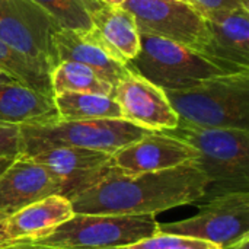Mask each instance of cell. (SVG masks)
Masks as SVG:
<instances>
[{
  "mask_svg": "<svg viewBox=\"0 0 249 249\" xmlns=\"http://www.w3.org/2000/svg\"><path fill=\"white\" fill-rule=\"evenodd\" d=\"M209 188L204 174L191 162L159 172L124 175L118 169L70 200L79 214L156 216L203 201Z\"/></svg>",
  "mask_w": 249,
  "mask_h": 249,
  "instance_id": "obj_1",
  "label": "cell"
},
{
  "mask_svg": "<svg viewBox=\"0 0 249 249\" xmlns=\"http://www.w3.org/2000/svg\"><path fill=\"white\" fill-rule=\"evenodd\" d=\"M163 90L178 125L249 131V70Z\"/></svg>",
  "mask_w": 249,
  "mask_h": 249,
  "instance_id": "obj_2",
  "label": "cell"
},
{
  "mask_svg": "<svg viewBox=\"0 0 249 249\" xmlns=\"http://www.w3.org/2000/svg\"><path fill=\"white\" fill-rule=\"evenodd\" d=\"M163 133L197 150L198 156L193 163L204 174L209 182L206 197L214 190L216 194L212 197L232 191H249L248 130L177 125Z\"/></svg>",
  "mask_w": 249,
  "mask_h": 249,
  "instance_id": "obj_3",
  "label": "cell"
},
{
  "mask_svg": "<svg viewBox=\"0 0 249 249\" xmlns=\"http://www.w3.org/2000/svg\"><path fill=\"white\" fill-rule=\"evenodd\" d=\"M125 67L162 89H182L212 77L249 70L153 35H140V51Z\"/></svg>",
  "mask_w": 249,
  "mask_h": 249,
  "instance_id": "obj_4",
  "label": "cell"
},
{
  "mask_svg": "<svg viewBox=\"0 0 249 249\" xmlns=\"http://www.w3.org/2000/svg\"><path fill=\"white\" fill-rule=\"evenodd\" d=\"M150 133L123 118L83 120L22 125V156L29 158L51 147H79L108 155L117 153L127 144Z\"/></svg>",
  "mask_w": 249,
  "mask_h": 249,
  "instance_id": "obj_5",
  "label": "cell"
},
{
  "mask_svg": "<svg viewBox=\"0 0 249 249\" xmlns=\"http://www.w3.org/2000/svg\"><path fill=\"white\" fill-rule=\"evenodd\" d=\"M159 233L156 216L79 214L36 244L54 249L127 248Z\"/></svg>",
  "mask_w": 249,
  "mask_h": 249,
  "instance_id": "obj_6",
  "label": "cell"
},
{
  "mask_svg": "<svg viewBox=\"0 0 249 249\" xmlns=\"http://www.w3.org/2000/svg\"><path fill=\"white\" fill-rule=\"evenodd\" d=\"M160 233H171L231 248L249 235V191H232L212 197L188 219L159 223Z\"/></svg>",
  "mask_w": 249,
  "mask_h": 249,
  "instance_id": "obj_7",
  "label": "cell"
},
{
  "mask_svg": "<svg viewBox=\"0 0 249 249\" xmlns=\"http://www.w3.org/2000/svg\"><path fill=\"white\" fill-rule=\"evenodd\" d=\"M140 35H153L210 55V34L200 12L184 0H125ZM212 57V55H210Z\"/></svg>",
  "mask_w": 249,
  "mask_h": 249,
  "instance_id": "obj_8",
  "label": "cell"
},
{
  "mask_svg": "<svg viewBox=\"0 0 249 249\" xmlns=\"http://www.w3.org/2000/svg\"><path fill=\"white\" fill-rule=\"evenodd\" d=\"M54 19L31 0H0V39L48 74L58 64Z\"/></svg>",
  "mask_w": 249,
  "mask_h": 249,
  "instance_id": "obj_9",
  "label": "cell"
},
{
  "mask_svg": "<svg viewBox=\"0 0 249 249\" xmlns=\"http://www.w3.org/2000/svg\"><path fill=\"white\" fill-rule=\"evenodd\" d=\"M29 158L54 177L60 196L69 201L117 171L112 155L89 149L51 147Z\"/></svg>",
  "mask_w": 249,
  "mask_h": 249,
  "instance_id": "obj_10",
  "label": "cell"
},
{
  "mask_svg": "<svg viewBox=\"0 0 249 249\" xmlns=\"http://www.w3.org/2000/svg\"><path fill=\"white\" fill-rule=\"evenodd\" d=\"M114 99L121 109L123 120L142 128L165 131L178 125V117L165 90L130 70L114 86Z\"/></svg>",
  "mask_w": 249,
  "mask_h": 249,
  "instance_id": "obj_11",
  "label": "cell"
},
{
  "mask_svg": "<svg viewBox=\"0 0 249 249\" xmlns=\"http://www.w3.org/2000/svg\"><path fill=\"white\" fill-rule=\"evenodd\" d=\"M198 153L182 140L163 131H150L112 155L114 166L124 175L159 172L196 162Z\"/></svg>",
  "mask_w": 249,
  "mask_h": 249,
  "instance_id": "obj_12",
  "label": "cell"
},
{
  "mask_svg": "<svg viewBox=\"0 0 249 249\" xmlns=\"http://www.w3.org/2000/svg\"><path fill=\"white\" fill-rule=\"evenodd\" d=\"M86 6L92 20V28L85 31L88 38L112 60L125 66L140 51L134 16L121 6H108L99 0H86Z\"/></svg>",
  "mask_w": 249,
  "mask_h": 249,
  "instance_id": "obj_13",
  "label": "cell"
},
{
  "mask_svg": "<svg viewBox=\"0 0 249 249\" xmlns=\"http://www.w3.org/2000/svg\"><path fill=\"white\" fill-rule=\"evenodd\" d=\"M55 194L60 196V187L42 165L31 158H16L0 175V219Z\"/></svg>",
  "mask_w": 249,
  "mask_h": 249,
  "instance_id": "obj_14",
  "label": "cell"
},
{
  "mask_svg": "<svg viewBox=\"0 0 249 249\" xmlns=\"http://www.w3.org/2000/svg\"><path fill=\"white\" fill-rule=\"evenodd\" d=\"M74 214L71 203L55 194L34 203L4 220L7 241L38 242Z\"/></svg>",
  "mask_w": 249,
  "mask_h": 249,
  "instance_id": "obj_15",
  "label": "cell"
},
{
  "mask_svg": "<svg viewBox=\"0 0 249 249\" xmlns=\"http://www.w3.org/2000/svg\"><path fill=\"white\" fill-rule=\"evenodd\" d=\"M210 34V55L249 67V9L203 16Z\"/></svg>",
  "mask_w": 249,
  "mask_h": 249,
  "instance_id": "obj_16",
  "label": "cell"
},
{
  "mask_svg": "<svg viewBox=\"0 0 249 249\" xmlns=\"http://www.w3.org/2000/svg\"><path fill=\"white\" fill-rule=\"evenodd\" d=\"M54 48L60 61H74L92 69L101 79L115 86L124 77L128 69L112 60L95 42H92L85 31L58 29L54 36Z\"/></svg>",
  "mask_w": 249,
  "mask_h": 249,
  "instance_id": "obj_17",
  "label": "cell"
},
{
  "mask_svg": "<svg viewBox=\"0 0 249 249\" xmlns=\"http://www.w3.org/2000/svg\"><path fill=\"white\" fill-rule=\"evenodd\" d=\"M58 114L53 96L42 95L18 82L0 83V123L36 125L54 123Z\"/></svg>",
  "mask_w": 249,
  "mask_h": 249,
  "instance_id": "obj_18",
  "label": "cell"
},
{
  "mask_svg": "<svg viewBox=\"0 0 249 249\" xmlns=\"http://www.w3.org/2000/svg\"><path fill=\"white\" fill-rule=\"evenodd\" d=\"M53 101L61 121H83V120H117L121 117V109L109 95L98 93H57Z\"/></svg>",
  "mask_w": 249,
  "mask_h": 249,
  "instance_id": "obj_19",
  "label": "cell"
},
{
  "mask_svg": "<svg viewBox=\"0 0 249 249\" xmlns=\"http://www.w3.org/2000/svg\"><path fill=\"white\" fill-rule=\"evenodd\" d=\"M53 95L57 93H98L114 96V86L101 79L92 69L74 63L60 61L50 73Z\"/></svg>",
  "mask_w": 249,
  "mask_h": 249,
  "instance_id": "obj_20",
  "label": "cell"
},
{
  "mask_svg": "<svg viewBox=\"0 0 249 249\" xmlns=\"http://www.w3.org/2000/svg\"><path fill=\"white\" fill-rule=\"evenodd\" d=\"M0 70L18 83L31 88L42 95L53 96L50 74L38 64L9 47L0 39Z\"/></svg>",
  "mask_w": 249,
  "mask_h": 249,
  "instance_id": "obj_21",
  "label": "cell"
},
{
  "mask_svg": "<svg viewBox=\"0 0 249 249\" xmlns=\"http://www.w3.org/2000/svg\"><path fill=\"white\" fill-rule=\"evenodd\" d=\"M45 10L61 29L89 31L92 20L86 0H31Z\"/></svg>",
  "mask_w": 249,
  "mask_h": 249,
  "instance_id": "obj_22",
  "label": "cell"
},
{
  "mask_svg": "<svg viewBox=\"0 0 249 249\" xmlns=\"http://www.w3.org/2000/svg\"><path fill=\"white\" fill-rule=\"evenodd\" d=\"M124 249H220L209 242L197 241L187 236L171 235V233H158L152 238H147L142 242L130 245Z\"/></svg>",
  "mask_w": 249,
  "mask_h": 249,
  "instance_id": "obj_23",
  "label": "cell"
},
{
  "mask_svg": "<svg viewBox=\"0 0 249 249\" xmlns=\"http://www.w3.org/2000/svg\"><path fill=\"white\" fill-rule=\"evenodd\" d=\"M22 149L20 127L0 123V158H20Z\"/></svg>",
  "mask_w": 249,
  "mask_h": 249,
  "instance_id": "obj_24",
  "label": "cell"
},
{
  "mask_svg": "<svg viewBox=\"0 0 249 249\" xmlns=\"http://www.w3.org/2000/svg\"><path fill=\"white\" fill-rule=\"evenodd\" d=\"M191 4L201 16L220 12H233L239 9H249V0H184Z\"/></svg>",
  "mask_w": 249,
  "mask_h": 249,
  "instance_id": "obj_25",
  "label": "cell"
},
{
  "mask_svg": "<svg viewBox=\"0 0 249 249\" xmlns=\"http://www.w3.org/2000/svg\"><path fill=\"white\" fill-rule=\"evenodd\" d=\"M0 249H54L50 247L39 245L36 242H28V241H7L0 244Z\"/></svg>",
  "mask_w": 249,
  "mask_h": 249,
  "instance_id": "obj_26",
  "label": "cell"
},
{
  "mask_svg": "<svg viewBox=\"0 0 249 249\" xmlns=\"http://www.w3.org/2000/svg\"><path fill=\"white\" fill-rule=\"evenodd\" d=\"M228 249H249V235L244 236L242 239H239L236 244H233L231 248Z\"/></svg>",
  "mask_w": 249,
  "mask_h": 249,
  "instance_id": "obj_27",
  "label": "cell"
},
{
  "mask_svg": "<svg viewBox=\"0 0 249 249\" xmlns=\"http://www.w3.org/2000/svg\"><path fill=\"white\" fill-rule=\"evenodd\" d=\"M13 160H15V159H12V158H0V175L12 165Z\"/></svg>",
  "mask_w": 249,
  "mask_h": 249,
  "instance_id": "obj_28",
  "label": "cell"
},
{
  "mask_svg": "<svg viewBox=\"0 0 249 249\" xmlns=\"http://www.w3.org/2000/svg\"><path fill=\"white\" fill-rule=\"evenodd\" d=\"M7 242V236H6V228H4V220L0 219V244Z\"/></svg>",
  "mask_w": 249,
  "mask_h": 249,
  "instance_id": "obj_29",
  "label": "cell"
},
{
  "mask_svg": "<svg viewBox=\"0 0 249 249\" xmlns=\"http://www.w3.org/2000/svg\"><path fill=\"white\" fill-rule=\"evenodd\" d=\"M99 1H102L104 4H108V6L120 7V6H123V3H124L125 0H99Z\"/></svg>",
  "mask_w": 249,
  "mask_h": 249,
  "instance_id": "obj_30",
  "label": "cell"
},
{
  "mask_svg": "<svg viewBox=\"0 0 249 249\" xmlns=\"http://www.w3.org/2000/svg\"><path fill=\"white\" fill-rule=\"evenodd\" d=\"M12 82H16V80H13L9 74L0 70V83H12Z\"/></svg>",
  "mask_w": 249,
  "mask_h": 249,
  "instance_id": "obj_31",
  "label": "cell"
},
{
  "mask_svg": "<svg viewBox=\"0 0 249 249\" xmlns=\"http://www.w3.org/2000/svg\"><path fill=\"white\" fill-rule=\"evenodd\" d=\"M112 249H124V248H112Z\"/></svg>",
  "mask_w": 249,
  "mask_h": 249,
  "instance_id": "obj_32",
  "label": "cell"
}]
</instances>
